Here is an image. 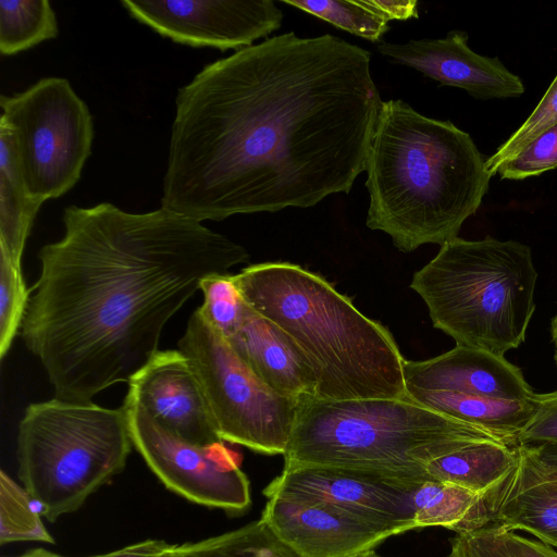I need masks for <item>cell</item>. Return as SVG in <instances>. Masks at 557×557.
I'll use <instances>...</instances> for the list:
<instances>
[{"instance_id": "6da1fadb", "label": "cell", "mask_w": 557, "mask_h": 557, "mask_svg": "<svg viewBox=\"0 0 557 557\" xmlns=\"http://www.w3.org/2000/svg\"><path fill=\"white\" fill-rule=\"evenodd\" d=\"M382 100L371 53L288 32L207 64L175 98L161 207L199 222L348 194Z\"/></svg>"}, {"instance_id": "7a4b0ae2", "label": "cell", "mask_w": 557, "mask_h": 557, "mask_svg": "<svg viewBox=\"0 0 557 557\" xmlns=\"http://www.w3.org/2000/svg\"><path fill=\"white\" fill-rule=\"evenodd\" d=\"M62 222L63 237L38 252L21 336L54 397L71 403L128 382L201 281L250 260L239 244L162 207L72 205Z\"/></svg>"}, {"instance_id": "3957f363", "label": "cell", "mask_w": 557, "mask_h": 557, "mask_svg": "<svg viewBox=\"0 0 557 557\" xmlns=\"http://www.w3.org/2000/svg\"><path fill=\"white\" fill-rule=\"evenodd\" d=\"M471 136L407 102L382 101L367 160V226L410 252L458 237L490 188L491 174Z\"/></svg>"}, {"instance_id": "277c9868", "label": "cell", "mask_w": 557, "mask_h": 557, "mask_svg": "<svg viewBox=\"0 0 557 557\" xmlns=\"http://www.w3.org/2000/svg\"><path fill=\"white\" fill-rule=\"evenodd\" d=\"M246 302L286 332L308 358L321 399L406 398L405 358L380 322L319 274L264 262L233 274Z\"/></svg>"}, {"instance_id": "5b68a950", "label": "cell", "mask_w": 557, "mask_h": 557, "mask_svg": "<svg viewBox=\"0 0 557 557\" xmlns=\"http://www.w3.org/2000/svg\"><path fill=\"white\" fill-rule=\"evenodd\" d=\"M479 440L499 441L408 397L333 400L306 395L299 398L284 469L336 467L429 480L432 460Z\"/></svg>"}, {"instance_id": "8992f818", "label": "cell", "mask_w": 557, "mask_h": 557, "mask_svg": "<svg viewBox=\"0 0 557 557\" xmlns=\"http://www.w3.org/2000/svg\"><path fill=\"white\" fill-rule=\"evenodd\" d=\"M537 275L531 248L520 242L456 237L413 274L410 287L433 326L456 345L505 356L524 343Z\"/></svg>"}, {"instance_id": "52a82bcc", "label": "cell", "mask_w": 557, "mask_h": 557, "mask_svg": "<svg viewBox=\"0 0 557 557\" xmlns=\"http://www.w3.org/2000/svg\"><path fill=\"white\" fill-rule=\"evenodd\" d=\"M132 447L123 406L53 397L30 404L18 423V476L41 515L53 522L121 472Z\"/></svg>"}, {"instance_id": "ba28073f", "label": "cell", "mask_w": 557, "mask_h": 557, "mask_svg": "<svg viewBox=\"0 0 557 557\" xmlns=\"http://www.w3.org/2000/svg\"><path fill=\"white\" fill-rule=\"evenodd\" d=\"M0 107L28 197L41 206L71 190L91 153L94 122L70 82L41 78L22 92L1 95Z\"/></svg>"}, {"instance_id": "9c48e42d", "label": "cell", "mask_w": 557, "mask_h": 557, "mask_svg": "<svg viewBox=\"0 0 557 557\" xmlns=\"http://www.w3.org/2000/svg\"><path fill=\"white\" fill-rule=\"evenodd\" d=\"M178 349L202 386L220 438L267 455H284L299 398L276 393L202 315L188 319Z\"/></svg>"}, {"instance_id": "30bf717a", "label": "cell", "mask_w": 557, "mask_h": 557, "mask_svg": "<svg viewBox=\"0 0 557 557\" xmlns=\"http://www.w3.org/2000/svg\"><path fill=\"white\" fill-rule=\"evenodd\" d=\"M133 446L171 491L199 505L242 512L250 503L248 478L224 443H190L124 400Z\"/></svg>"}, {"instance_id": "8fae6325", "label": "cell", "mask_w": 557, "mask_h": 557, "mask_svg": "<svg viewBox=\"0 0 557 557\" xmlns=\"http://www.w3.org/2000/svg\"><path fill=\"white\" fill-rule=\"evenodd\" d=\"M424 481L364 469L295 467L283 469L263 494L329 503L404 533L418 528L416 497Z\"/></svg>"}, {"instance_id": "7c38bea8", "label": "cell", "mask_w": 557, "mask_h": 557, "mask_svg": "<svg viewBox=\"0 0 557 557\" xmlns=\"http://www.w3.org/2000/svg\"><path fill=\"white\" fill-rule=\"evenodd\" d=\"M131 17L162 37L195 48L242 50L280 29L272 0H122Z\"/></svg>"}, {"instance_id": "4fadbf2b", "label": "cell", "mask_w": 557, "mask_h": 557, "mask_svg": "<svg viewBox=\"0 0 557 557\" xmlns=\"http://www.w3.org/2000/svg\"><path fill=\"white\" fill-rule=\"evenodd\" d=\"M267 498L261 519L298 557H351L399 534L391 527L329 503Z\"/></svg>"}, {"instance_id": "5bb4252c", "label": "cell", "mask_w": 557, "mask_h": 557, "mask_svg": "<svg viewBox=\"0 0 557 557\" xmlns=\"http://www.w3.org/2000/svg\"><path fill=\"white\" fill-rule=\"evenodd\" d=\"M127 383L124 400L143 408L169 431L200 446L224 443L200 381L180 349L158 350Z\"/></svg>"}, {"instance_id": "9a60e30c", "label": "cell", "mask_w": 557, "mask_h": 557, "mask_svg": "<svg viewBox=\"0 0 557 557\" xmlns=\"http://www.w3.org/2000/svg\"><path fill=\"white\" fill-rule=\"evenodd\" d=\"M377 51L391 62L412 67L440 83L481 100L520 97L521 78L498 58L481 55L468 46V34L450 30L444 38L381 42Z\"/></svg>"}, {"instance_id": "2e32d148", "label": "cell", "mask_w": 557, "mask_h": 557, "mask_svg": "<svg viewBox=\"0 0 557 557\" xmlns=\"http://www.w3.org/2000/svg\"><path fill=\"white\" fill-rule=\"evenodd\" d=\"M493 523L557 548V445L520 444L518 461L495 492Z\"/></svg>"}, {"instance_id": "e0dca14e", "label": "cell", "mask_w": 557, "mask_h": 557, "mask_svg": "<svg viewBox=\"0 0 557 557\" xmlns=\"http://www.w3.org/2000/svg\"><path fill=\"white\" fill-rule=\"evenodd\" d=\"M406 387L441 389L507 400H528L535 393L522 370L505 356L456 345L422 361H405Z\"/></svg>"}, {"instance_id": "ac0fdd59", "label": "cell", "mask_w": 557, "mask_h": 557, "mask_svg": "<svg viewBox=\"0 0 557 557\" xmlns=\"http://www.w3.org/2000/svg\"><path fill=\"white\" fill-rule=\"evenodd\" d=\"M227 342L245 363L276 393L315 396L317 376L305 354L277 324L249 305Z\"/></svg>"}, {"instance_id": "d6986e66", "label": "cell", "mask_w": 557, "mask_h": 557, "mask_svg": "<svg viewBox=\"0 0 557 557\" xmlns=\"http://www.w3.org/2000/svg\"><path fill=\"white\" fill-rule=\"evenodd\" d=\"M406 392L409 399L483 429L499 441L513 446H519V435L533 413L531 398L507 400L417 387H406Z\"/></svg>"}, {"instance_id": "ffe728a7", "label": "cell", "mask_w": 557, "mask_h": 557, "mask_svg": "<svg viewBox=\"0 0 557 557\" xmlns=\"http://www.w3.org/2000/svg\"><path fill=\"white\" fill-rule=\"evenodd\" d=\"M518 461V446L479 440L432 460L430 478L480 493L496 491Z\"/></svg>"}, {"instance_id": "44dd1931", "label": "cell", "mask_w": 557, "mask_h": 557, "mask_svg": "<svg viewBox=\"0 0 557 557\" xmlns=\"http://www.w3.org/2000/svg\"><path fill=\"white\" fill-rule=\"evenodd\" d=\"M39 208L27 195L9 133L0 125V250L18 265Z\"/></svg>"}, {"instance_id": "7402d4cb", "label": "cell", "mask_w": 557, "mask_h": 557, "mask_svg": "<svg viewBox=\"0 0 557 557\" xmlns=\"http://www.w3.org/2000/svg\"><path fill=\"white\" fill-rule=\"evenodd\" d=\"M55 12L48 0L0 1V52L13 55L57 38Z\"/></svg>"}, {"instance_id": "603a6c76", "label": "cell", "mask_w": 557, "mask_h": 557, "mask_svg": "<svg viewBox=\"0 0 557 557\" xmlns=\"http://www.w3.org/2000/svg\"><path fill=\"white\" fill-rule=\"evenodd\" d=\"M174 557H298L260 518L239 529L176 545Z\"/></svg>"}, {"instance_id": "cb8c5ba5", "label": "cell", "mask_w": 557, "mask_h": 557, "mask_svg": "<svg viewBox=\"0 0 557 557\" xmlns=\"http://www.w3.org/2000/svg\"><path fill=\"white\" fill-rule=\"evenodd\" d=\"M336 28L372 42H380L389 30V21L372 9L367 0H284Z\"/></svg>"}, {"instance_id": "d4e9b609", "label": "cell", "mask_w": 557, "mask_h": 557, "mask_svg": "<svg viewBox=\"0 0 557 557\" xmlns=\"http://www.w3.org/2000/svg\"><path fill=\"white\" fill-rule=\"evenodd\" d=\"M34 499L4 471L0 472V543L38 541L53 543L46 530Z\"/></svg>"}, {"instance_id": "484cf974", "label": "cell", "mask_w": 557, "mask_h": 557, "mask_svg": "<svg viewBox=\"0 0 557 557\" xmlns=\"http://www.w3.org/2000/svg\"><path fill=\"white\" fill-rule=\"evenodd\" d=\"M203 302L199 307L205 319L226 339L242 325L248 304L233 274H213L201 281Z\"/></svg>"}, {"instance_id": "4316f807", "label": "cell", "mask_w": 557, "mask_h": 557, "mask_svg": "<svg viewBox=\"0 0 557 557\" xmlns=\"http://www.w3.org/2000/svg\"><path fill=\"white\" fill-rule=\"evenodd\" d=\"M30 290L26 288L21 265L0 250V358L9 352L21 331Z\"/></svg>"}, {"instance_id": "83f0119b", "label": "cell", "mask_w": 557, "mask_h": 557, "mask_svg": "<svg viewBox=\"0 0 557 557\" xmlns=\"http://www.w3.org/2000/svg\"><path fill=\"white\" fill-rule=\"evenodd\" d=\"M557 125V75L541 101L522 125L485 161L487 172L496 174L498 168L517 156L541 134Z\"/></svg>"}, {"instance_id": "f1b7e54d", "label": "cell", "mask_w": 557, "mask_h": 557, "mask_svg": "<svg viewBox=\"0 0 557 557\" xmlns=\"http://www.w3.org/2000/svg\"><path fill=\"white\" fill-rule=\"evenodd\" d=\"M557 168V125L531 141L497 170L503 180H523Z\"/></svg>"}, {"instance_id": "f546056e", "label": "cell", "mask_w": 557, "mask_h": 557, "mask_svg": "<svg viewBox=\"0 0 557 557\" xmlns=\"http://www.w3.org/2000/svg\"><path fill=\"white\" fill-rule=\"evenodd\" d=\"M533 413L519 435L520 444L557 445V389L531 397Z\"/></svg>"}, {"instance_id": "4dcf8cb0", "label": "cell", "mask_w": 557, "mask_h": 557, "mask_svg": "<svg viewBox=\"0 0 557 557\" xmlns=\"http://www.w3.org/2000/svg\"><path fill=\"white\" fill-rule=\"evenodd\" d=\"M446 557H510L503 545L495 523L482 529L456 533Z\"/></svg>"}, {"instance_id": "1f68e13d", "label": "cell", "mask_w": 557, "mask_h": 557, "mask_svg": "<svg viewBox=\"0 0 557 557\" xmlns=\"http://www.w3.org/2000/svg\"><path fill=\"white\" fill-rule=\"evenodd\" d=\"M496 524V523H495ZM498 536L510 557H557V548L536 539L508 531L496 524Z\"/></svg>"}, {"instance_id": "d6a6232c", "label": "cell", "mask_w": 557, "mask_h": 557, "mask_svg": "<svg viewBox=\"0 0 557 557\" xmlns=\"http://www.w3.org/2000/svg\"><path fill=\"white\" fill-rule=\"evenodd\" d=\"M176 545L160 540H146L121 549L90 557H174Z\"/></svg>"}, {"instance_id": "836d02e7", "label": "cell", "mask_w": 557, "mask_h": 557, "mask_svg": "<svg viewBox=\"0 0 557 557\" xmlns=\"http://www.w3.org/2000/svg\"><path fill=\"white\" fill-rule=\"evenodd\" d=\"M367 2L389 22L418 17V2L416 0H367Z\"/></svg>"}, {"instance_id": "e575fe53", "label": "cell", "mask_w": 557, "mask_h": 557, "mask_svg": "<svg viewBox=\"0 0 557 557\" xmlns=\"http://www.w3.org/2000/svg\"><path fill=\"white\" fill-rule=\"evenodd\" d=\"M16 557H64L62 555L46 550V549H33L23 555Z\"/></svg>"}, {"instance_id": "d590c367", "label": "cell", "mask_w": 557, "mask_h": 557, "mask_svg": "<svg viewBox=\"0 0 557 557\" xmlns=\"http://www.w3.org/2000/svg\"><path fill=\"white\" fill-rule=\"evenodd\" d=\"M550 337H552V342L554 343L555 348H556L557 347V312L550 321Z\"/></svg>"}, {"instance_id": "8d00e7d4", "label": "cell", "mask_w": 557, "mask_h": 557, "mask_svg": "<svg viewBox=\"0 0 557 557\" xmlns=\"http://www.w3.org/2000/svg\"><path fill=\"white\" fill-rule=\"evenodd\" d=\"M351 557H381L374 549L367 550L357 555H354Z\"/></svg>"}, {"instance_id": "74e56055", "label": "cell", "mask_w": 557, "mask_h": 557, "mask_svg": "<svg viewBox=\"0 0 557 557\" xmlns=\"http://www.w3.org/2000/svg\"><path fill=\"white\" fill-rule=\"evenodd\" d=\"M555 361H556V364H557V347H556V350H555Z\"/></svg>"}]
</instances>
